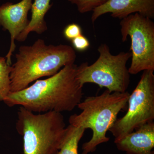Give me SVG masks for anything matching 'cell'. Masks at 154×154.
<instances>
[{"instance_id": "obj_9", "label": "cell", "mask_w": 154, "mask_h": 154, "mask_svg": "<svg viewBox=\"0 0 154 154\" xmlns=\"http://www.w3.org/2000/svg\"><path fill=\"white\" fill-rule=\"evenodd\" d=\"M92 12L93 23L106 14H110L113 18L121 20L135 14L152 19L154 18V0H108Z\"/></svg>"}, {"instance_id": "obj_5", "label": "cell", "mask_w": 154, "mask_h": 154, "mask_svg": "<svg viewBox=\"0 0 154 154\" xmlns=\"http://www.w3.org/2000/svg\"><path fill=\"white\" fill-rule=\"evenodd\" d=\"M98 51L99 57L94 63L89 65L88 63H83L77 66L79 82L83 86L87 83L95 84L110 92H126L130 82L126 64L131 53L123 51L113 55L105 43L100 45Z\"/></svg>"}, {"instance_id": "obj_3", "label": "cell", "mask_w": 154, "mask_h": 154, "mask_svg": "<svg viewBox=\"0 0 154 154\" xmlns=\"http://www.w3.org/2000/svg\"><path fill=\"white\" fill-rule=\"evenodd\" d=\"M130 94L110 92L105 90L99 96H88L78 107L82 112L74 114L69 118L70 125L90 128L93 136L82 147V154H89L96 151L101 144L109 141L106 134L117 119L120 111L126 107Z\"/></svg>"}, {"instance_id": "obj_14", "label": "cell", "mask_w": 154, "mask_h": 154, "mask_svg": "<svg viewBox=\"0 0 154 154\" xmlns=\"http://www.w3.org/2000/svg\"><path fill=\"white\" fill-rule=\"evenodd\" d=\"M76 6L81 14H85L93 11L96 8L105 4L108 0H68Z\"/></svg>"}, {"instance_id": "obj_16", "label": "cell", "mask_w": 154, "mask_h": 154, "mask_svg": "<svg viewBox=\"0 0 154 154\" xmlns=\"http://www.w3.org/2000/svg\"><path fill=\"white\" fill-rule=\"evenodd\" d=\"M71 41L73 48L79 51L87 50L90 45L88 38L82 34L74 38Z\"/></svg>"}, {"instance_id": "obj_8", "label": "cell", "mask_w": 154, "mask_h": 154, "mask_svg": "<svg viewBox=\"0 0 154 154\" xmlns=\"http://www.w3.org/2000/svg\"><path fill=\"white\" fill-rule=\"evenodd\" d=\"M33 0H22L13 4L7 2L0 6V27L8 30L11 35L10 49L5 57L11 65V57L16 48L15 40L28 26V12L31 10Z\"/></svg>"}, {"instance_id": "obj_4", "label": "cell", "mask_w": 154, "mask_h": 154, "mask_svg": "<svg viewBox=\"0 0 154 154\" xmlns=\"http://www.w3.org/2000/svg\"><path fill=\"white\" fill-rule=\"evenodd\" d=\"M16 127L23 137L24 154H56L66 134L63 116L55 111L36 113L20 107Z\"/></svg>"}, {"instance_id": "obj_10", "label": "cell", "mask_w": 154, "mask_h": 154, "mask_svg": "<svg viewBox=\"0 0 154 154\" xmlns=\"http://www.w3.org/2000/svg\"><path fill=\"white\" fill-rule=\"evenodd\" d=\"M116 147L127 154H152L154 147V122H148L117 140Z\"/></svg>"}, {"instance_id": "obj_7", "label": "cell", "mask_w": 154, "mask_h": 154, "mask_svg": "<svg viewBox=\"0 0 154 154\" xmlns=\"http://www.w3.org/2000/svg\"><path fill=\"white\" fill-rule=\"evenodd\" d=\"M119 25L122 41H126L128 36L131 40L129 73L154 71V23L152 19L135 14L122 19Z\"/></svg>"}, {"instance_id": "obj_17", "label": "cell", "mask_w": 154, "mask_h": 154, "mask_svg": "<svg viewBox=\"0 0 154 154\" xmlns=\"http://www.w3.org/2000/svg\"><path fill=\"white\" fill-rule=\"evenodd\" d=\"M152 154H154V152H153L152 153Z\"/></svg>"}, {"instance_id": "obj_13", "label": "cell", "mask_w": 154, "mask_h": 154, "mask_svg": "<svg viewBox=\"0 0 154 154\" xmlns=\"http://www.w3.org/2000/svg\"><path fill=\"white\" fill-rule=\"evenodd\" d=\"M11 65L7 63L6 57H0V102L11 93Z\"/></svg>"}, {"instance_id": "obj_1", "label": "cell", "mask_w": 154, "mask_h": 154, "mask_svg": "<svg viewBox=\"0 0 154 154\" xmlns=\"http://www.w3.org/2000/svg\"><path fill=\"white\" fill-rule=\"evenodd\" d=\"M74 63L61 69L45 79L37 80L22 91L11 92L4 102L20 106L33 113L71 111L82 102L83 88L77 79Z\"/></svg>"}, {"instance_id": "obj_2", "label": "cell", "mask_w": 154, "mask_h": 154, "mask_svg": "<svg viewBox=\"0 0 154 154\" xmlns=\"http://www.w3.org/2000/svg\"><path fill=\"white\" fill-rule=\"evenodd\" d=\"M16 57L11 66V92L22 91L40 78L56 74L74 63L76 54L69 45H47L44 40L38 39L32 45L19 48Z\"/></svg>"}, {"instance_id": "obj_6", "label": "cell", "mask_w": 154, "mask_h": 154, "mask_svg": "<svg viewBox=\"0 0 154 154\" xmlns=\"http://www.w3.org/2000/svg\"><path fill=\"white\" fill-rule=\"evenodd\" d=\"M140 79L130 94L127 112L116 119L109 131L117 140L154 120V71L143 72Z\"/></svg>"}, {"instance_id": "obj_12", "label": "cell", "mask_w": 154, "mask_h": 154, "mask_svg": "<svg viewBox=\"0 0 154 154\" xmlns=\"http://www.w3.org/2000/svg\"><path fill=\"white\" fill-rule=\"evenodd\" d=\"M86 129L81 127L70 125L66 127L65 139L56 154H79L78 146Z\"/></svg>"}, {"instance_id": "obj_11", "label": "cell", "mask_w": 154, "mask_h": 154, "mask_svg": "<svg viewBox=\"0 0 154 154\" xmlns=\"http://www.w3.org/2000/svg\"><path fill=\"white\" fill-rule=\"evenodd\" d=\"M51 0H34L31 6V19L25 30L20 33L16 40L24 42L30 32H36L38 34L44 33L47 30L44 17L52 6Z\"/></svg>"}, {"instance_id": "obj_15", "label": "cell", "mask_w": 154, "mask_h": 154, "mask_svg": "<svg viewBox=\"0 0 154 154\" xmlns=\"http://www.w3.org/2000/svg\"><path fill=\"white\" fill-rule=\"evenodd\" d=\"M63 34L66 39L72 41L74 38L82 34V28L78 24L71 23L67 25L64 29Z\"/></svg>"}]
</instances>
